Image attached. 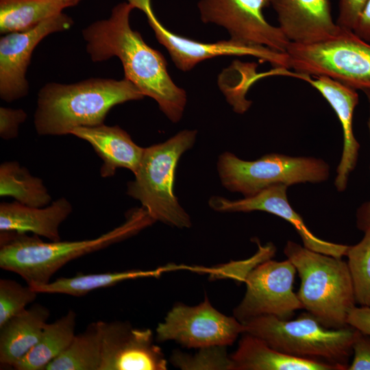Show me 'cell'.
<instances>
[{
	"mask_svg": "<svg viewBox=\"0 0 370 370\" xmlns=\"http://www.w3.org/2000/svg\"><path fill=\"white\" fill-rule=\"evenodd\" d=\"M71 135L87 141L103 161L100 169L102 177L114 175L119 168L134 174L137 171L145 148L136 145L130 134L118 125L104 124L74 129Z\"/></svg>",
	"mask_w": 370,
	"mask_h": 370,
	"instance_id": "cell-18",
	"label": "cell"
},
{
	"mask_svg": "<svg viewBox=\"0 0 370 370\" xmlns=\"http://www.w3.org/2000/svg\"><path fill=\"white\" fill-rule=\"evenodd\" d=\"M243 324L244 333L262 339L280 352L348 369L356 331L351 326L328 328L308 312L294 320L262 315Z\"/></svg>",
	"mask_w": 370,
	"mask_h": 370,
	"instance_id": "cell-6",
	"label": "cell"
},
{
	"mask_svg": "<svg viewBox=\"0 0 370 370\" xmlns=\"http://www.w3.org/2000/svg\"><path fill=\"white\" fill-rule=\"evenodd\" d=\"M197 131L184 130L167 140L145 148L134 180L127 194L138 200L156 221L178 228H188L191 219L174 193L177 163L195 144Z\"/></svg>",
	"mask_w": 370,
	"mask_h": 370,
	"instance_id": "cell-5",
	"label": "cell"
},
{
	"mask_svg": "<svg viewBox=\"0 0 370 370\" xmlns=\"http://www.w3.org/2000/svg\"><path fill=\"white\" fill-rule=\"evenodd\" d=\"M49 309L33 305L0 326V363L14 367L39 340L49 317Z\"/></svg>",
	"mask_w": 370,
	"mask_h": 370,
	"instance_id": "cell-21",
	"label": "cell"
},
{
	"mask_svg": "<svg viewBox=\"0 0 370 370\" xmlns=\"http://www.w3.org/2000/svg\"><path fill=\"white\" fill-rule=\"evenodd\" d=\"M367 96L369 106V116L368 120V127L370 134V90H363ZM358 226L362 231L370 232V201L365 203L358 210Z\"/></svg>",
	"mask_w": 370,
	"mask_h": 370,
	"instance_id": "cell-36",
	"label": "cell"
},
{
	"mask_svg": "<svg viewBox=\"0 0 370 370\" xmlns=\"http://www.w3.org/2000/svg\"><path fill=\"white\" fill-rule=\"evenodd\" d=\"M270 5L271 0H200L197 8L204 23L223 27L230 39L285 53L290 41L264 16Z\"/></svg>",
	"mask_w": 370,
	"mask_h": 370,
	"instance_id": "cell-12",
	"label": "cell"
},
{
	"mask_svg": "<svg viewBox=\"0 0 370 370\" xmlns=\"http://www.w3.org/2000/svg\"><path fill=\"white\" fill-rule=\"evenodd\" d=\"M353 32L361 39L370 43V0L360 14Z\"/></svg>",
	"mask_w": 370,
	"mask_h": 370,
	"instance_id": "cell-35",
	"label": "cell"
},
{
	"mask_svg": "<svg viewBox=\"0 0 370 370\" xmlns=\"http://www.w3.org/2000/svg\"><path fill=\"white\" fill-rule=\"evenodd\" d=\"M354 358L349 370H370V335L356 329L352 343Z\"/></svg>",
	"mask_w": 370,
	"mask_h": 370,
	"instance_id": "cell-31",
	"label": "cell"
},
{
	"mask_svg": "<svg viewBox=\"0 0 370 370\" xmlns=\"http://www.w3.org/2000/svg\"><path fill=\"white\" fill-rule=\"evenodd\" d=\"M0 195L32 207H45L51 197L42 179L32 175L28 169L16 161L0 165Z\"/></svg>",
	"mask_w": 370,
	"mask_h": 370,
	"instance_id": "cell-25",
	"label": "cell"
},
{
	"mask_svg": "<svg viewBox=\"0 0 370 370\" xmlns=\"http://www.w3.org/2000/svg\"><path fill=\"white\" fill-rule=\"evenodd\" d=\"M101 358V332L97 321L75 334L69 347L45 370H99Z\"/></svg>",
	"mask_w": 370,
	"mask_h": 370,
	"instance_id": "cell-26",
	"label": "cell"
},
{
	"mask_svg": "<svg viewBox=\"0 0 370 370\" xmlns=\"http://www.w3.org/2000/svg\"><path fill=\"white\" fill-rule=\"evenodd\" d=\"M75 325L76 314L71 310L54 322L47 323L37 343L14 369L45 370L71 344L75 336Z\"/></svg>",
	"mask_w": 370,
	"mask_h": 370,
	"instance_id": "cell-23",
	"label": "cell"
},
{
	"mask_svg": "<svg viewBox=\"0 0 370 370\" xmlns=\"http://www.w3.org/2000/svg\"><path fill=\"white\" fill-rule=\"evenodd\" d=\"M192 356L175 352L171 360L182 369H228L232 370V360L227 355L225 346L201 348Z\"/></svg>",
	"mask_w": 370,
	"mask_h": 370,
	"instance_id": "cell-29",
	"label": "cell"
},
{
	"mask_svg": "<svg viewBox=\"0 0 370 370\" xmlns=\"http://www.w3.org/2000/svg\"><path fill=\"white\" fill-rule=\"evenodd\" d=\"M101 358L99 370H165L166 360L153 343L150 329L133 328L121 321H99Z\"/></svg>",
	"mask_w": 370,
	"mask_h": 370,
	"instance_id": "cell-14",
	"label": "cell"
},
{
	"mask_svg": "<svg viewBox=\"0 0 370 370\" xmlns=\"http://www.w3.org/2000/svg\"><path fill=\"white\" fill-rule=\"evenodd\" d=\"M230 358L232 370H343L334 364L286 354L247 333H243Z\"/></svg>",
	"mask_w": 370,
	"mask_h": 370,
	"instance_id": "cell-20",
	"label": "cell"
},
{
	"mask_svg": "<svg viewBox=\"0 0 370 370\" xmlns=\"http://www.w3.org/2000/svg\"><path fill=\"white\" fill-rule=\"evenodd\" d=\"M275 253V247L272 243L264 246L259 245L258 250L250 258L238 262H230L219 268V271H209L211 276L231 278L235 280L245 282L247 274L260 263L271 259Z\"/></svg>",
	"mask_w": 370,
	"mask_h": 370,
	"instance_id": "cell-30",
	"label": "cell"
},
{
	"mask_svg": "<svg viewBox=\"0 0 370 370\" xmlns=\"http://www.w3.org/2000/svg\"><path fill=\"white\" fill-rule=\"evenodd\" d=\"M368 0H339L336 25L341 29L353 31Z\"/></svg>",
	"mask_w": 370,
	"mask_h": 370,
	"instance_id": "cell-33",
	"label": "cell"
},
{
	"mask_svg": "<svg viewBox=\"0 0 370 370\" xmlns=\"http://www.w3.org/2000/svg\"><path fill=\"white\" fill-rule=\"evenodd\" d=\"M73 210L70 201L60 197L45 207H32L16 201L0 204V232H31L51 241L60 240L59 228Z\"/></svg>",
	"mask_w": 370,
	"mask_h": 370,
	"instance_id": "cell-19",
	"label": "cell"
},
{
	"mask_svg": "<svg viewBox=\"0 0 370 370\" xmlns=\"http://www.w3.org/2000/svg\"><path fill=\"white\" fill-rule=\"evenodd\" d=\"M155 221L141 206L130 210L121 225L92 239L44 242L35 234L1 232L0 267L30 286L45 284L69 262L134 236Z\"/></svg>",
	"mask_w": 370,
	"mask_h": 370,
	"instance_id": "cell-2",
	"label": "cell"
},
{
	"mask_svg": "<svg viewBox=\"0 0 370 370\" xmlns=\"http://www.w3.org/2000/svg\"><path fill=\"white\" fill-rule=\"evenodd\" d=\"M356 304L370 308V232L347 251Z\"/></svg>",
	"mask_w": 370,
	"mask_h": 370,
	"instance_id": "cell-27",
	"label": "cell"
},
{
	"mask_svg": "<svg viewBox=\"0 0 370 370\" xmlns=\"http://www.w3.org/2000/svg\"><path fill=\"white\" fill-rule=\"evenodd\" d=\"M296 273L287 258L283 261L269 259L256 266L245 278L246 291L234 310V317L242 323L262 315L290 319L296 310L303 308L293 291Z\"/></svg>",
	"mask_w": 370,
	"mask_h": 370,
	"instance_id": "cell-9",
	"label": "cell"
},
{
	"mask_svg": "<svg viewBox=\"0 0 370 370\" xmlns=\"http://www.w3.org/2000/svg\"><path fill=\"white\" fill-rule=\"evenodd\" d=\"M284 254L300 278L297 294L303 308L328 328L349 326L347 317L356 302L347 262L291 241Z\"/></svg>",
	"mask_w": 370,
	"mask_h": 370,
	"instance_id": "cell-4",
	"label": "cell"
},
{
	"mask_svg": "<svg viewBox=\"0 0 370 370\" xmlns=\"http://www.w3.org/2000/svg\"><path fill=\"white\" fill-rule=\"evenodd\" d=\"M66 8L59 0H0V32L28 31Z\"/></svg>",
	"mask_w": 370,
	"mask_h": 370,
	"instance_id": "cell-24",
	"label": "cell"
},
{
	"mask_svg": "<svg viewBox=\"0 0 370 370\" xmlns=\"http://www.w3.org/2000/svg\"><path fill=\"white\" fill-rule=\"evenodd\" d=\"M27 119L26 112L22 109L0 108V136L5 140L16 138L19 125Z\"/></svg>",
	"mask_w": 370,
	"mask_h": 370,
	"instance_id": "cell-32",
	"label": "cell"
},
{
	"mask_svg": "<svg viewBox=\"0 0 370 370\" xmlns=\"http://www.w3.org/2000/svg\"><path fill=\"white\" fill-rule=\"evenodd\" d=\"M278 27L291 42L308 44L338 34L330 0H271Z\"/></svg>",
	"mask_w": 370,
	"mask_h": 370,
	"instance_id": "cell-16",
	"label": "cell"
},
{
	"mask_svg": "<svg viewBox=\"0 0 370 370\" xmlns=\"http://www.w3.org/2000/svg\"><path fill=\"white\" fill-rule=\"evenodd\" d=\"M134 8L142 10L156 38L168 51L177 68L191 70L199 62L223 56H250L268 62L277 69H289L288 56L270 48L238 42L232 39L212 43L201 42L177 35L166 29L156 16L151 0H127Z\"/></svg>",
	"mask_w": 370,
	"mask_h": 370,
	"instance_id": "cell-11",
	"label": "cell"
},
{
	"mask_svg": "<svg viewBox=\"0 0 370 370\" xmlns=\"http://www.w3.org/2000/svg\"><path fill=\"white\" fill-rule=\"evenodd\" d=\"M133 5H116L108 18L97 21L82 31L86 49L93 62L117 57L125 78L144 96L154 99L160 110L173 123L178 122L186 104V94L169 75L163 55L149 47L140 34L132 29L130 16Z\"/></svg>",
	"mask_w": 370,
	"mask_h": 370,
	"instance_id": "cell-1",
	"label": "cell"
},
{
	"mask_svg": "<svg viewBox=\"0 0 370 370\" xmlns=\"http://www.w3.org/2000/svg\"><path fill=\"white\" fill-rule=\"evenodd\" d=\"M287 186L277 184L258 193L238 200L212 196L208 204L219 212H249L256 210L275 214L289 222L301 237L304 246L317 252L342 258L346 256L348 245L322 240L307 227L301 217L290 205L286 195Z\"/></svg>",
	"mask_w": 370,
	"mask_h": 370,
	"instance_id": "cell-15",
	"label": "cell"
},
{
	"mask_svg": "<svg viewBox=\"0 0 370 370\" xmlns=\"http://www.w3.org/2000/svg\"><path fill=\"white\" fill-rule=\"evenodd\" d=\"M244 325L227 317L210 303L207 297L197 306L178 304L156 328L158 341H174L187 347L204 348L232 345Z\"/></svg>",
	"mask_w": 370,
	"mask_h": 370,
	"instance_id": "cell-10",
	"label": "cell"
},
{
	"mask_svg": "<svg viewBox=\"0 0 370 370\" xmlns=\"http://www.w3.org/2000/svg\"><path fill=\"white\" fill-rule=\"evenodd\" d=\"M38 293L10 279L0 280V326L20 314L34 301Z\"/></svg>",
	"mask_w": 370,
	"mask_h": 370,
	"instance_id": "cell-28",
	"label": "cell"
},
{
	"mask_svg": "<svg viewBox=\"0 0 370 370\" xmlns=\"http://www.w3.org/2000/svg\"><path fill=\"white\" fill-rule=\"evenodd\" d=\"M71 17L61 12L25 32L6 34L0 39V97L12 102L29 91L26 72L34 49L49 35L69 30Z\"/></svg>",
	"mask_w": 370,
	"mask_h": 370,
	"instance_id": "cell-13",
	"label": "cell"
},
{
	"mask_svg": "<svg viewBox=\"0 0 370 370\" xmlns=\"http://www.w3.org/2000/svg\"><path fill=\"white\" fill-rule=\"evenodd\" d=\"M174 269H180V267L169 265L155 270L79 273L73 277L60 278L45 284L31 287L38 293H58L82 297L97 289L112 286L123 281L140 278L158 277L163 272Z\"/></svg>",
	"mask_w": 370,
	"mask_h": 370,
	"instance_id": "cell-22",
	"label": "cell"
},
{
	"mask_svg": "<svg viewBox=\"0 0 370 370\" xmlns=\"http://www.w3.org/2000/svg\"><path fill=\"white\" fill-rule=\"evenodd\" d=\"M289 68L311 76L329 77L354 89L370 90V43L341 29L329 38L308 44L289 43Z\"/></svg>",
	"mask_w": 370,
	"mask_h": 370,
	"instance_id": "cell-8",
	"label": "cell"
},
{
	"mask_svg": "<svg viewBox=\"0 0 370 370\" xmlns=\"http://www.w3.org/2000/svg\"><path fill=\"white\" fill-rule=\"evenodd\" d=\"M217 171L226 189L241 193L245 197L273 185L319 183L330 176V166L321 159L275 153L247 161L226 151L218 158Z\"/></svg>",
	"mask_w": 370,
	"mask_h": 370,
	"instance_id": "cell-7",
	"label": "cell"
},
{
	"mask_svg": "<svg viewBox=\"0 0 370 370\" xmlns=\"http://www.w3.org/2000/svg\"><path fill=\"white\" fill-rule=\"evenodd\" d=\"M289 74L316 88L330 103L340 121L343 132V149L334 185L338 191H344L349 176L356 165L360 147L353 132V114L358 103V94L356 89L327 76L311 77L296 72Z\"/></svg>",
	"mask_w": 370,
	"mask_h": 370,
	"instance_id": "cell-17",
	"label": "cell"
},
{
	"mask_svg": "<svg viewBox=\"0 0 370 370\" xmlns=\"http://www.w3.org/2000/svg\"><path fill=\"white\" fill-rule=\"evenodd\" d=\"M348 325L370 335V308L355 306L347 317Z\"/></svg>",
	"mask_w": 370,
	"mask_h": 370,
	"instance_id": "cell-34",
	"label": "cell"
},
{
	"mask_svg": "<svg viewBox=\"0 0 370 370\" xmlns=\"http://www.w3.org/2000/svg\"><path fill=\"white\" fill-rule=\"evenodd\" d=\"M145 96L126 78H90L77 83H48L39 90L34 123L40 136L71 134L75 128L103 124L115 106Z\"/></svg>",
	"mask_w": 370,
	"mask_h": 370,
	"instance_id": "cell-3",
	"label": "cell"
},
{
	"mask_svg": "<svg viewBox=\"0 0 370 370\" xmlns=\"http://www.w3.org/2000/svg\"><path fill=\"white\" fill-rule=\"evenodd\" d=\"M66 5L67 8L77 5L81 0H59Z\"/></svg>",
	"mask_w": 370,
	"mask_h": 370,
	"instance_id": "cell-37",
	"label": "cell"
}]
</instances>
